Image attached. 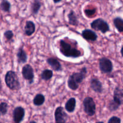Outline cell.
<instances>
[{
	"label": "cell",
	"instance_id": "6da1fadb",
	"mask_svg": "<svg viewBox=\"0 0 123 123\" xmlns=\"http://www.w3.org/2000/svg\"><path fill=\"white\" fill-rule=\"evenodd\" d=\"M87 73V68L84 67L81 68L79 72H74L72 75L70 76L67 80V85L68 88L72 90L75 91L78 90L79 84L82 82L84 79L86 77Z\"/></svg>",
	"mask_w": 123,
	"mask_h": 123
},
{
	"label": "cell",
	"instance_id": "7a4b0ae2",
	"mask_svg": "<svg viewBox=\"0 0 123 123\" xmlns=\"http://www.w3.org/2000/svg\"><path fill=\"white\" fill-rule=\"evenodd\" d=\"M60 50L64 56L67 58H76L82 55L80 50L77 48H73L72 44L64 40H61L60 41Z\"/></svg>",
	"mask_w": 123,
	"mask_h": 123
},
{
	"label": "cell",
	"instance_id": "3957f363",
	"mask_svg": "<svg viewBox=\"0 0 123 123\" xmlns=\"http://www.w3.org/2000/svg\"><path fill=\"white\" fill-rule=\"evenodd\" d=\"M5 82L7 87L11 90H18L20 87V82L16 73L13 70H9L5 76Z\"/></svg>",
	"mask_w": 123,
	"mask_h": 123
},
{
	"label": "cell",
	"instance_id": "277c9868",
	"mask_svg": "<svg viewBox=\"0 0 123 123\" xmlns=\"http://www.w3.org/2000/svg\"><path fill=\"white\" fill-rule=\"evenodd\" d=\"M91 27L96 31H100L102 33L105 34L110 30L108 23L102 18H98L91 23Z\"/></svg>",
	"mask_w": 123,
	"mask_h": 123
},
{
	"label": "cell",
	"instance_id": "5b68a950",
	"mask_svg": "<svg viewBox=\"0 0 123 123\" xmlns=\"http://www.w3.org/2000/svg\"><path fill=\"white\" fill-rule=\"evenodd\" d=\"M84 112L88 116L92 117L96 114V106L93 98L91 97H86L83 100Z\"/></svg>",
	"mask_w": 123,
	"mask_h": 123
},
{
	"label": "cell",
	"instance_id": "8992f818",
	"mask_svg": "<svg viewBox=\"0 0 123 123\" xmlns=\"http://www.w3.org/2000/svg\"><path fill=\"white\" fill-rule=\"evenodd\" d=\"M113 68V63L110 59L103 56L99 60V68L102 73H111L112 72Z\"/></svg>",
	"mask_w": 123,
	"mask_h": 123
},
{
	"label": "cell",
	"instance_id": "52a82bcc",
	"mask_svg": "<svg viewBox=\"0 0 123 123\" xmlns=\"http://www.w3.org/2000/svg\"><path fill=\"white\" fill-rule=\"evenodd\" d=\"M22 74L24 79L28 80L29 84H32L34 82V73L32 66L30 64H26L22 68Z\"/></svg>",
	"mask_w": 123,
	"mask_h": 123
},
{
	"label": "cell",
	"instance_id": "ba28073f",
	"mask_svg": "<svg viewBox=\"0 0 123 123\" xmlns=\"http://www.w3.org/2000/svg\"><path fill=\"white\" fill-rule=\"evenodd\" d=\"M55 123H66L68 116L62 106H58L55 109L54 113Z\"/></svg>",
	"mask_w": 123,
	"mask_h": 123
},
{
	"label": "cell",
	"instance_id": "9c48e42d",
	"mask_svg": "<svg viewBox=\"0 0 123 123\" xmlns=\"http://www.w3.org/2000/svg\"><path fill=\"white\" fill-rule=\"evenodd\" d=\"M25 109L22 106H17L13 111V120L14 123H20L25 117Z\"/></svg>",
	"mask_w": 123,
	"mask_h": 123
},
{
	"label": "cell",
	"instance_id": "30bf717a",
	"mask_svg": "<svg viewBox=\"0 0 123 123\" xmlns=\"http://www.w3.org/2000/svg\"><path fill=\"white\" fill-rule=\"evenodd\" d=\"M112 100L119 106H120L123 104V90L119 86H116L114 90Z\"/></svg>",
	"mask_w": 123,
	"mask_h": 123
},
{
	"label": "cell",
	"instance_id": "8fae6325",
	"mask_svg": "<svg viewBox=\"0 0 123 123\" xmlns=\"http://www.w3.org/2000/svg\"><path fill=\"white\" fill-rule=\"evenodd\" d=\"M90 88L97 93H102L103 88L102 83L97 78H92L90 80Z\"/></svg>",
	"mask_w": 123,
	"mask_h": 123
},
{
	"label": "cell",
	"instance_id": "7c38bea8",
	"mask_svg": "<svg viewBox=\"0 0 123 123\" xmlns=\"http://www.w3.org/2000/svg\"><path fill=\"white\" fill-rule=\"evenodd\" d=\"M82 36L86 40L91 41V42L96 41L98 37L97 34L94 31L90 29H85L83 30L82 32Z\"/></svg>",
	"mask_w": 123,
	"mask_h": 123
},
{
	"label": "cell",
	"instance_id": "4fadbf2b",
	"mask_svg": "<svg viewBox=\"0 0 123 123\" xmlns=\"http://www.w3.org/2000/svg\"><path fill=\"white\" fill-rule=\"evenodd\" d=\"M46 62L48 64V65H49L54 71L60 72V71H61L62 70V66H61L60 61H58V60H56L55 58H49L47 59Z\"/></svg>",
	"mask_w": 123,
	"mask_h": 123
},
{
	"label": "cell",
	"instance_id": "5bb4252c",
	"mask_svg": "<svg viewBox=\"0 0 123 123\" xmlns=\"http://www.w3.org/2000/svg\"><path fill=\"white\" fill-rule=\"evenodd\" d=\"M16 56L18 64H25L27 61V54H26V52L24 50L23 47L21 46L18 49Z\"/></svg>",
	"mask_w": 123,
	"mask_h": 123
},
{
	"label": "cell",
	"instance_id": "9a60e30c",
	"mask_svg": "<svg viewBox=\"0 0 123 123\" xmlns=\"http://www.w3.org/2000/svg\"><path fill=\"white\" fill-rule=\"evenodd\" d=\"M35 31H36V25L31 20L26 21L24 28L25 34L27 36H31L34 33Z\"/></svg>",
	"mask_w": 123,
	"mask_h": 123
},
{
	"label": "cell",
	"instance_id": "2e32d148",
	"mask_svg": "<svg viewBox=\"0 0 123 123\" xmlns=\"http://www.w3.org/2000/svg\"><path fill=\"white\" fill-rule=\"evenodd\" d=\"M76 105V100L74 97L69 98L65 104V109L67 112L72 113L74 111Z\"/></svg>",
	"mask_w": 123,
	"mask_h": 123
},
{
	"label": "cell",
	"instance_id": "e0dca14e",
	"mask_svg": "<svg viewBox=\"0 0 123 123\" xmlns=\"http://www.w3.org/2000/svg\"><path fill=\"white\" fill-rule=\"evenodd\" d=\"M42 2L40 0H33L31 4V12L33 15L38 14V12L42 7Z\"/></svg>",
	"mask_w": 123,
	"mask_h": 123
},
{
	"label": "cell",
	"instance_id": "ac0fdd59",
	"mask_svg": "<svg viewBox=\"0 0 123 123\" xmlns=\"http://www.w3.org/2000/svg\"><path fill=\"white\" fill-rule=\"evenodd\" d=\"M68 19V24L73 26H77L79 25V20L75 12L73 10H71L67 15Z\"/></svg>",
	"mask_w": 123,
	"mask_h": 123
},
{
	"label": "cell",
	"instance_id": "d6986e66",
	"mask_svg": "<svg viewBox=\"0 0 123 123\" xmlns=\"http://www.w3.org/2000/svg\"><path fill=\"white\" fill-rule=\"evenodd\" d=\"M45 102V97L42 94H37L33 99V103L36 106H40Z\"/></svg>",
	"mask_w": 123,
	"mask_h": 123
},
{
	"label": "cell",
	"instance_id": "ffe728a7",
	"mask_svg": "<svg viewBox=\"0 0 123 123\" xmlns=\"http://www.w3.org/2000/svg\"><path fill=\"white\" fill-rule=\"evenodd\" d=\"M114 26L119 32H122L123 31V20L121 17H116L113 19Z\"/></svg>",
	"mask_w": 123,
	"mask_h": 123
},
{
	"label": "cell",
	"instance_id": "44dd1931",
	"mask_svg": "<svg viewBox=\"0 0 123 123\" xmlns=\"http://www.w3.org/2000/svg\"><path fill=\"white\" fill-rule=\"evenodd\" d=\"M54 73L53 71L49 69H45L40 74V78L42 80H49L53 77Z\"/></svg>",
	"mask_w": 123,
	"mask_h": 123
},
{
	"label": "cell",
	"instance_id": "7402d4cb",
	"mask_svg": "<svg viewBox=\"0 0 123 123\" xmlns=\"http://www.w3.org/2000/svg\"><path fill=\"white\" fill-rule=\"evenodd\" d=\"M0 8L3 12H10L11 8V4L8 0H2L0 4Z\"/></svg>",
	"mask_w": 123,
	"mask_h": 123
},
{
	"label": "cell",
	"instance_id": "603a6c76",
	"mask_svg": "<svg viewBox=\"0 0 123 123\" xmlns=\"http://www.w3.org/2000/svg\"><path fill=\"white\" fill-rule=\"evenodd\" d=\"M8 106L6 102H1L0 103V117L4 116L8 112Z\"/></svg>",
	"mask_w": 123,
	"mask_h": 123
},
{
	"label": "cell",
	"instance_id": "cb8c5ba5",
	"mask_svg": "<svg viewBox=\"0 0 123 123\" xmlns=\"http://www.w3.org/2000/svg\"><path fill=\"white\" fill-rule=\"evenodd\" d=\"M119 108H120V106H119L118 105H117L112 100H111L110 102H109V104H108V109H109V110L111 112H114L118 110Z\"/></svg>",
	"mask_w": 123,
	"mask_h": 123
},
{
	"label": "cell",
	"instance_id": "d4e9b609",
	"mask_svg": "<svg viewBox=\"0 0 123 123\" xmlns=\"http://www.w3.org/2000/svg\"><path fill=\"white\" fill-rule=\"evenodd\" d=\"M4 36L5 38L8 41H11L13 39V37L14 36V34L12 30H7L4 33Z\"/></svg>",
	"mask_w": 123,
	"mask_h": 123
},
{
	"label": "cell",
	"instance_id": "484cf974",
	"mask_svg": "<svg viewBox=\"0 0 123 123\" xmlns=\"http://www.w3.org/2000/svg\"><path fill=\"white\" fill-rule=\"evenodd\" d=\"M84 13L86 16L91 17L95 14L96 13V8H92V9H85L84 10Z\"/></svg>",
	"mask_w": 123,
	"mask_h": 123
},
{
	"label": "cell",
	"instance_id": "4316f807",
	"mask_svg": "<svg viewBox=\"0 0 123 123\" xmlns=\"http://www.w3.org/2000/svg\"><path fill=\"white\" fill-rule=\"evenodd\" d=\"M121 120L120 118L116 116H113L108 120V123H121Z\"/></svg>",
	"mask_w": 123,
	"mask_h": 123
},
{
	"label": "cell",
	"instance_id": "83f0119b",
	"mask_svg": "<svg viewBox=\"0 0 123 123\" xmlns=\"http://www.w3.org/2000/svg\"><path fill=\"white\" fill-rule=\"evenodd\" d=\"M2 82H1V78H0V93H1V91H2Z\"/></svg>",
	"mask_w": 123,
	"mask_h": 123
},
{
	"label": "cell",
	"instance_id": "f1b7e54d",
	"mask_svg": "<svg viewBox=\"0 0 123 123\" xmlns=\"http://www.w3.org/2000/svg\"><path fill=\"white\" fill-rule=\"evenodd\" d=\"M62 1V0H53V1H54V2L55 4H57V3H59V2H60L61 1Z\"/></svg>",
	"mask_w": 123,
	"mask_h": 123
},
{
	"label": "cell",
	"instance_id": "f546056e",
	"mask_svg": "<svg viewBox=\"0 0 123 123\" xmlns=\"http://www.w3.org/2000/svg\"><path fill=\"white\" fill-rule=\"evenodd\" d=\"M123 46H121V50H120V52H121V56H123Z\"/></svg>",
	"mask_w": 123,
	"mask_h": 123
},
{
	"label": "cell",
	"instance_id": "4dcf8cb0",
	"mask_svg": "<svg viewBox=\"0 0 123 123\" xmlns=\"http://www.w3.org/2000/svg\"><path fill=\"white\" fill-rule=\"evenodd\" d=\"M30 123H36V121H30Z\"/></svg>",
	"mask_w": 123,
	"mask_h": 123
},
{
	"label": "cell",
	"instance_id": "1f68e13d",
	"mask_svg": "<svg viewBox=\"0 0 123 123\" xmlns=\"http://www.w3.org/2000/svg\"><path fill=\"white\" fill-rule=\"evenodd\" d=\"M96 123H104L103 122V121H98V122H97Z\"/></svg>",
	"mask_w": 123,
	"mask_h": 123
}]
</instances>
